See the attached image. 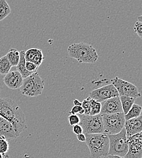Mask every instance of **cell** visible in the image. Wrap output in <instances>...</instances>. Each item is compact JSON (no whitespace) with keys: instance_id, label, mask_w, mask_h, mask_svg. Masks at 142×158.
<instances>
[{"instance_id":"cell-20","label":"cell","mask_w":142,"mask_h":158,"mask_svg":"<svg viewBox=\"0 0 142 158\" xmlns=\"http://www.w3.org/2000/svg\"><path fill=\"white\" fill-rule=\"evenodd\" d=\"M12 65L6 56L0 58V75L6 76L10 72Z\"/></svg>"},{"instance_id":"cell-16","label":"cell","mask_w":142,"mask_h":158,"mask_svg":"<svg viewBox=\"0 0 142 158\" xmlns=\"http://www.w3.org/2000/svg\"><path fill=\"white\" fill-rule=\"evenodd\" d=\"M25 50H22L20 52V61L17 64V71L20 73L23 79L29 77L32 74L31 73L29 72L26 68V59H25Z\"/></svg>"},{"instance_id":"cell-31","label":"cell","mask_w":142,"mask_h":158,"mask_svg":"<svg viewBox=\"0 0 142 158\" xmlns=\"http://www.w3.org/2000/svg\"><path fill=\"white\" fill-rule=\"evenodd\" d=\"M3 78H4V76H1L0 75V93L2 89V88H3Z\"/></svg>"},{"instance_id":"cell-21","label":"cell","mask_w":142,"mask_h":158,"mask_svg":"<svg viewBox=\"0 0 142 158\" xmlns=\"http://www.w3.org/2000/svg\"><path fill=\"white\" fill-rule=\"evenodd\" d=\"M11 13V9L6 0H0V21L4 20Z\"/></svg>"},{"instance_id":"cell-32","label":"cell","mask_w":142,"mask_h":158,"mask_svg":"<svg viewBox=\"0 0 142 158\" xmlns=\"http://www.w3.org/2000/svg\"><path fill=\"white\" fill-rule=\"evenodd\" d=\"M74 106H81V102H80L79 100L75 99L74 100Z\"/></svg>"},{"instance_id":"cell-13","label":"cell","mask_w":142,"mask_h":158,"mask_svg":"<svg viewBox=\"0 0 142 158\" xmlns=\"http://www.w3.org/2000/svg\"><path fill=\"white\" fill-rule=\"evenodd\" d=\"M126 136L129 137L142 131V116L125 121L124 127Z\"/></svg>"},{"instance_id":"cell-17","label":"cell","mask_w":142,"mask_h":158,"mask_svg":"<svg viewBox=\"0 0 142 158\" xmlns=\"http://www.w3.org/2000/svg\"><path fill=\"white\" fill-rule=\"evenodd\" d=\"M7 58L10 63L12 66H17L20 58V52L14 48H11L9 49V52L6 55Z\"/></svg>"},{"instance_id":"cell-27","label":"cell","mask_w":142,"mask_h":158,"mask_svg":"<svg viewBox=\"0 0 142 158\" xmlns=\"http://www.w3.org/2000/svg\"><path fill=\"white\" fill-rule=\"evenodd\" d=\"M70 114H84V110L81 106H74L69 112Z\"/></svg>"},{"instance_id":"cell-29","label":"cell","mask_w":142,"mask_h":158,"mask_svg":"<svg viewBox=\"0 0 142 158\" xmlns=\"http://www.w3.org/2000/svg\"><path fill=\"white\" fill-rule=\"evenodd\" d=\"M72 131L74 134L77 135L83 133V128L79 124H77L73 126Z\"/></svg>"},{"instance_id":"cell-11","label":"cell","mask_w":142,"mask_h":158,"mask_svg":"<svg viewBox=\"0 0 142 158\" xmlns=\"http://www.w3.org/2000/svg\"><path fill=\"white\" fill-rule=\"evenodd\" d=\"M101 105L102 108L100 114L102 116L123 113L120 96L106 100L102 102Z\"/></svg>"},{"instance_id":"cell-26","label":"cell","mask_w":142,"mask_h":158,"mask_svg":"<svg viewBox=\"0 0 142 158\" xmlns=\"http://www.w3.org/2000/svg\"><path fill=\"white\" fill-rule=\"evenodd\" d=\"M26 68L29 72L33 74V73L37 72V71L39 68V66H37L35 64H34L32 62L26 61Z\"/></svg>"},{"instance_id":"cell-35","label":"cell","mask_w":142,"mask_h":158,"mask_svg":"<svg viewBox=\"0 0 142 158\" xmlns=\"http://www.w3.org/2000/svg\"><path fill=\"white\" fill-rule=\"evenodd\" d=\"M0 158H3L2 155V154H1V153H0Z\"/></svg>"},{"instance_id":"cell-19","label":"cell","mask_w":142,"mask_h":158,"mask_svg":"<svg viewBox=\"0 0 142 158\" xmlns=\"http://www.w3.org/2000/svg\"><path fill=\"white\" fill-rule=\"evenodd\" d=\"M142 107L137 104H134L126 114L124 115L125 120L131 118H136L140 116L142 113Z\"/></svg>"},{"instance_id":"cell-8","label":"cell","mask_w":142,"mask_h":158,"mask_svg":"<svg viewBox=\"0 0 142 158\" xmlns=\"http://www.w3.org/2000/svg\"><path fill=\"white\" fill-rule=\"evenodd\" d=\"M111 84L117 90L119 96H125L134 99L140 97L141 94L139 92L138 88L132 83L128 82L126 80H122L117 77L114 79H111Z\"/></svg>"},{"instance_id":"cell-24","label":"cell","mask_w":142,"mask_h":158,"mask_svg":"<svg viewBox=\"0 0 142 158\" xmlns=\"http://www.w3.org/2000/svg\"><path fill=\"white\" fill-rule=\"evenodd\" d=\"M81 106L84 110V115H89L91 113V103H90V98L84 99L81 102Z\"/></svg>"},{"instance_id":"cell-2","label":"cell","mask_w":142,"mask_h":158,"mask_svg":"<svg viewBox=\"0 0 142 158\" xmlns=\"http://www.w3.org/2000/svg\"><path fill=\"white\" fill-rule=\"evenodd\" d=\"M69 57L77 60L80 63H95L99 59L95 49L91 44L79 43H73L67 48Z\"/></svg>"},{"instance_id":"cell-36","label":"cell","mask_w":142,"mask_h":158,"mask_svg":"<svg viewBox=\"0 0 142 158\" xmlns=\"http://www.w3.org/2000/svg\"><path fill=\"white\" fill-rule=\"evenodd\" d=\"M142 158V157H141V158Z\"/></svg>"},{"instance_id":"cell-1","label":"cell","mask_w":142,"mask_h":158,"mask_svg":"<svg viewBox=\"0 0 142 158\" xmlns=\"http://www.w3.org/2000/svg\"><path fill=\"white\" fill-rule=\"evenodd\" d=\"M0 116L13 125L18 136L27 128L25 116L21 108L12 99L0 98Z\"/></svg>"},{"instance_id":"cell-14","label":"cell","mask_w":142,"mask_h":158,"mask_svg":"<svg viewBox=\"0 0 142 158\" xmlns=\"http://www.w3.org/2000/svg\"><path fill=\"white\" fill-rule=\"evenodd\" d=\"M4 137L7 140L18 137L13 125L6 119L0 116V137Z\"/></svg>"},{"instance_id":"cell-25","label":"cell","mask_w":142,"mask_h":158,"mask_svg":"<svg viewBox=\"0 0 142 158\" xmlns=\"http://www.w3.org/2000/svg\"><path fill=\"white\" fill-rule=\"evenodd\" d=\"M68 121H69V125L73 127L74 125L79 124L80 119L79 118V116L77 114H71L68 117Z\"/></svg>"},{"instance_id":"cell-18","label":"cell","mask_w":142,"mask_h":158,"mask_svg":"<svg viewBox=\"0 0 142 158\" xmlns=\"http://www.w3.org/2000/svg\"><path fill=\"white\" fill-rule=\"evenodd\" d=\"M120 99L122 104L123 112L125 115L128 113V112L131 108L132 105L134 104L136 99L125 96H120Z\"/></svg>"},{"instance_id":"cell-30","label":"cell","mask_w":142,"mask_h":158,"mask_svg":"<svg viewBox=\"0 0 142 158\" xmlns=\"http://www.w3.org/2000/svg\"><path fill=\"white\" fill-rule=\"evenodd\" d=\"M77 138L78 139V140H79L80 142H84L86 141V136L83 133L77 135Z\"/></svg>"},{"instance_id":"cell-28","label":"cell","mask_w":142,"mask_h":158,"mask_svg":"<svg viewBox=\"0 0 142 158\" xmlns=\"http://www.w3.org/2000/svg\"><path fill=\"white\" fill-rule=\"evenodd\" d=\"M134 31L135 33L142 40V23L140 21L136 22L134 27Z\"/></svg>"},{"instance_id":"cell-23","label":"cell","mask_w":142,"mask_h":158,"mask_svg":"<svg viewBox=\"0 0 142 158\" xmlns=\"http://www.w3.org/2000/svg\"><path fill=\"white\" fill-rule=\"evenodd\" d=\"M9 150V143L4 137H0V153L5 155Z\"/></svg>"},{"instance_id":"cell-3","label":"cell","mask_w":142,"mask_h":158,"mask_svg":"<svg viewBox=\"0 0 142 158\" xmlns=\"http://www.w3.org/2000/svg\"><path fill=\"white\" fill-rule=\"evenodd\" d=\"M85 136V142L89 150L91 158H100L108 156L109 140L107 134L103 133Z\"/></svg>"},{"instance_id":"cell-10","label":"cell","mask_w":142,"mask_h":158,"mask_svg":"<svg viewBox=\"0 0 142 158\" xmlns=\"http://www.w3.org/2000/svg\"><path fill=\"white\" fill-rule=\"evenodd\" d=\"M128 152L124 158H140L142 156V131L127 138Z\"/></svg>"},{"instance_id":"cell-12","label":"cell","mask_w":142,"mask_h":158,"mask_svg":"<svg viewBox=\"0 0 142 158\" xmlns=\"http://www.w3.org/2000/svg\"><path fill=\"white\" fill-rule=\"evenodd\" d=\"M23 78L17 71H10L4 76L3 83L9 89L12 90L19 89L22 85Z\"/></svg>"},{"instance_id":"cell-9","label":"cell","mask_w":142,"mask_h":158,"mask_svg":"<svg viewBox=\"0 0 142 158\" xmlns=\"http://www.w3.org/2000/svg\"><path fill=\"white\" fill-rule=\"evenodd\" d=\"M89 98L100 103L112 98L119 96L117 90L112 84L105 85L94 89L89 93Z\"/></svg>"},{"instance_id":"cell-34","label":"cell","mask_w":142,"mask_h":158,"mask_svg":"<svg viewBox=\"0 0 142 158\" xmlns=\"http://www.w3.org/2000/svg\"><path fill=\"white\" fill-rule=\"evenodd\" d=\"M137 20H138V21H140V22H142V15L140 16H139L137 17Z\"/></svg>"},{"instance_id":"cell-7","label":"cell","mask_w":142,"mask_h":158,"mask_svg":"<svg viewBox=\"0 0 142 158\" xmlns=\"http://www.w3.org/2000/svg\"><path fill=\"white\" fill-rule=\"evenodd\" d=\"M104 133L116 135L120 133L124 127L125 118L123 113L102 115Z\"/></svg>"},{"instance_id":"cell-22","label":"cell","mask_w":142,"mask_h":158,"mask_svg":"<svg viewBox=\"0 0 142 158\" xmlns=\"http://www.w3.org/2000/svg\"><path fill=\"white\" fill-rule=\"evenodd\" d=\"M90 103H91V116H94L100 114L101 108H102V105L101 103L91 99L90 98Z\"/></svg>"},{"instance_id":"cell-6","label":"cell","mask_w":142,"mask_h":158,"mask_svg":"<svg viewBox=\"0 0 142 158\" xmlns=\"http://www.w3.org/2000/svg\"><path fill=\"white\" fill-rule=\"evenodd\" d=\"M80 119L79 125L83 128V133L85 135L104 133L102 116L100 114L91 116L79 114Z\"/></svg>"},{"instance_id":"cell-4","label":"cell","mask_w":142,"mask_h":158,"mask_svg":"<svg viewBox=\"0 0 142 158\" xmlns=\"http://www.w3.org/2000/svg\"><path fill=\"white\" fill-rule=\"evenodd\" d=\"M44 87V80L38 73H34L23 79L22 85L19 89L22 95L34 98L41 95Z\"/></svg>"},{"instance_id":"cell-15","label":"cell","mask_w":142,"mask_h":158,"mask_svg":"<svg viewBox=\"0 0 142 158\" xmlns=\"http://www.w3.org/2000/svg\"><path fill=\"white\" fill-rule=\"evenodd\" d=\"M25 59L26 61L32 62L39 67L44 59V57L40 49L30 48L25 51Z\"/></svg>"},{"instance_id":"cell-5","label":"cell","mask_w":142,"mask_h":158,"mask_svg":"<svg viewBox=\"0 0 142 158\" xmlns=\"http://www.w3.org/2000/svg\"><path fill=\"white\" fill-rule=\"evenodd\" d=\"M109 155L124 158L128 152V144L126 132L123 128L122 131L116 135H109Z\"/></svg>"},{"instance_id":"cell-33","label":"cell","mask_w":142,"mask_h":158,"mask_svg":"<svg viewBox=\"0 0 142 158\" xmlns=\"http://www.w3.org/2000/svg\"><path fill=\"white\" fill-rule=\"evenodd\" d=\"M109 158H122V157H119V156H111V155H108V156Z\"/></svg>"}]
</instances>
